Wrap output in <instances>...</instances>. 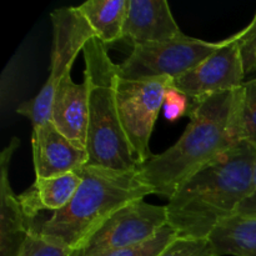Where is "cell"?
Wrapping results in <instances>:
<instances>
[{"mask_svg":"<svg viewBox=\"0 0 256 256\" xmlns=\"http://www.w3.org/2000/svg\"><path fill=\"white\" fill-rule=\"evenodd\" d=\"M242 86L199 102H190L189 125L164 152L138 168L154 194L169 199L190 176L242 144Z\"/></svg>","mask_w":256,"mask_h":256,"instance_id":"cell-1","label":"cell"},{"mask_svg":"<svg viewBox=\"0 0 256 256\" xmlns=\"http://www.w3.org/2000/svg\"><path fill=\"white\" fill-rule=\"evenodd\" d=\"M255 166L256 149L242 142L195 172L169 198L168 225L179 236L209 239L252 195Z\"/></svg>","mask_w":256,"mask_h":256,"instance_id":"cell-2","label":"cell"},{"mask_svg":"<svg viewBox=\"0 0 256 256\" xmlns=\"http://www.w3.org/2000/svg\"><path fill=\"white\" fill-rule=\"evenodd\" d=\"M80 175V186L64 209L29 224L32 232L70 252L120 208L154 194L138 170L120 172L86 164Z\"/></svg>","mask_w":256,"mask_h":256,"instance_id":"cell-3","label":"cell"},{"mask_svg":"<svg viewBox=\"0 0 256 256\" xmlns=\"http://www.w3.org/2000/svg\"><path fill=\"white\" fill-rule=\"evenodd\" d=\"M84 79L89 84L88 165L132 172L139 164L120 122L116 102L118 64L110 59L106 45L92 38L82 49Z\"/></svg>","mask_w":256,"mask_h":256,"instance_id":"cell-4","label":"cell"},{"mask_svg":"<svg viewBox=\"0 0 256 256\" xmlns=\"http://www.w3.org/2000/svg\"><path fill=\"white\" fill-rule=\"evenodd\" d=\"M50 18L52 22V45L49 78L36 96L18 108V112L26 116L32 122V128L50 122L58 85L68 72H72V66L79 52L95 36L78 6L55 9Z\"/></svg>","mask_w":256,"mask_h":256,"instance_id":"cell-5","label":"cell"},{"mask_svg":"<svg viewBox=\"0 0 256 256\" xmlns=\"http://www.w3.org/2000/svg\"><path fill=\"white\" fill-rule=\"evenodd\" d=\"M170 76L126 80L118 78L116 102L122 130L138 164L152 159L149 142L165 95L172 86Z\"/></svg>","mask_w":256,"mask_h":256,"instance_id":"cell-6","label":"cell"},{"mask_svg":"<svg viewBox=\"0 0 256 256\" xmlns=\"http://www.w3.org/2000/svg\"><path fill=\"white\" fill-rule=\"evenodd\" d=\"M222 44V40L210 42L186 35L165 42L135 44L125 62L118 64L119 78L138 80L170 76L176 79L202 64Z\"/></svg>","mask_w":256,"mask_h":256,"instance_id":"cell-7","label":"cell"},{"mask_svg":"<svg viewBox=\"0 0 256 256\" xmlns=\"http://www.w3.org/2000/svg\"><path fill=\"white\" fill-rule=\"evenodd\" d=\"M168 225L166 205L135 200L110 215L70 256H102L152 239Z\"/></svg>","mask_w":256,"mask_h":256,"instance_id":"cell-8","label":"cell"},{"mask_svg":"<svg viewBox=\"0 0 256 256\" xmlns=\"http://www.w3.org/2000/svg\"><path fill=\"white\" fill-rule=\"evenodd\" d=\"M245 75L240 48L230 36L202 64L172 80V85L192 102H199L220 92L240 89Z\"/></svg>","mask_w":256,"mask_h":256,"instance_id":"cell-9","label":"cell"},{"mask_svg":"<svg viewBox=\"0 0 256 256\" xmlns=\"http://www.w3.org/2000/svg\"><path fill=\"white\" fill-rule=\"evenodd\" d=\"M32 158L36 178L80 172L88 164V152L70 142L52 122L32 128Z\"/></svg>","mask_w":256,"mask_h":256,"instance_id":"cell-10","label":"cell"},{"mask_svg":"<svg viewBox=\"0 0 256 256\" xmlns=\"http://www.w3.org/2000/svg\"><path fill=\"white\" fill-rule=\"evenodd\" d=\"M166 0H128L122 39L149 44L184 36Z\"/></svg>","mask_w":256,"mask_h":256,"instance_id":"cell-11","label":"cell"},{"mask_svg":"<svg viewBox=\"0 0 256 256\" xmlns=\"http://www.w3.org/2000/svg\"><path fill=\"white\" fill-rule=\"evenodd\" d=\"M50 122L78 146L86 150L89 125V84L74 82L68 72L59 82L52 106Z\"/></svg>","mask_w":256,"mask_h":256,"instance_id":"cell-12","label":"cell"},{"mask_svg":"<svg viewBox=\"0 0 256 256\" xmlns=\"http://www.w3.org/2000/svg\"><path fill=\"white\" fill-rule=\"evenodd\" d=\"M18 146L19 140L14 138L0 156V256H19L30 235L29 222L9 180L10 160Z\"/></svg>","mask_w":256,"mask_h":256,"instance_id":"cell-13","label":"cell"},{"mask_svg":"<svg viewBox=\"0 0 256 256\" xmlns=\"http://www.w3.org/2000/svg\"><path fill=\"white\" fill-rule=\"evenodd\" d=\"M82 182L80 172H72L52 178H36L34 184L18 195L28 222H35L42 212L52 214L64 209L74 198Z\"/></svg>","mask_w":256,"mask_h":256,"instance_id":"cell-14","label":"cell"},{"mask_svg":"<svg viewBox=\"0 0 256 256\" xmlns=\"http://www.w3.org/2000/svg\"><path fill=\"white\" fill-rule=\"evenodd\" d=\"M209 242L216 256H256V218L225 220L215 228Z\"/></svg>","mask_w":256,"mask_h":256,"instance_id":"cell-15","label":"cell"},{"mask_svg":"<svg viewBox=\"0 0 256 256\" xmlns=\"http://www.w3.org/2000/svg\"><path fill=\"white\" fill-rule=\"evenodd\" d=\"M104 45L122 39L128 0H89L78 6Z\"/></svg>","mask_w":256,"mask_h":256,"instance_id":"cell-16","label":"cell"},{"mask_svg":"<svg viewBox=\"0 0 256 256\" xmlns=\"http://www.w3.org/2000/svg\"><path fill=\"white\" fill-rule=\"evenodd\" d=\"M178 238L179 234L170 225H166L146 242L115 250L102 256H159Z\"/></svg>","mask_w":256,"mask_h":256,"instance_id":"cell-17","label":"cell"},{"mask_svg":"<svg viewBox=\"0 0 256 256\" xmlns=\"http://www.w3.org/2000/svg\"><path fill=\"white\" fill-rule=\"evenodd\" d=\"M242 138L256 149V78L242 85Z\"/></svg>","mask_w":256,"mask_h":256,"instance_id":"cell-18","label":"cell"},{"mask_svg":"<svg viewBox=\"0 0 256 256\" xmlns=\"http://www.w3.org/2000/svg\"><path fill=\"white\" fill-rule=\"evenodd\" d=\"M159 256H216L209 239L179 236Z\"/></svg>","mask_w":256,"mask_h":256,"instance_id":"cell-19","label":"cell"},{"mask_svg":"<svg viewBox=\"0 0 256 256\" xmlns=\"http://www.w3.org/2000/svg\"><path fill=\"white\" fill-rule=\"evenodd\" d=\"M232 38L240 48L245 74L256 72V14L252 22Z\"/></svg>","mask_w":256,"mask_h":256,"instance_id":"cell-20","label":"cell"},{"mask_svg":"<svg viewBox=\"0 0 256 256\" xmlns=\"http://www.w3.org/2000/svg\"><path fill=\"white\" fill-rule=\"evenodd\" d=\"M19 256H70L69 250L46 242L30 230V235Z\"/></svg>","mask_w":256,"mask_h":256,"instance_id":"cell-21","label":"cell"},{"mask_svg":"<svg viewBox=\"0 0 256 256\" xmlns=\"http://www.w3.org/2000/svg\"><path fill=\"white\" fill-rule=\"evenodd\" d=\"M164 109H165V118L168 120H176L178 118L184 116V115L189 114L190 110V102L189 98L176 90L172 85L165 95L164 102Z\"/></svg>","mask_w":256,"mask_h":256,"instance_id":"cell-22","label":"cell"},{"mask_svg":"<svg viewBox=\"0 0 256 256\" xmlns=\"http://www.w3.org/2000/svg\"><path fill=\"white\" fill-rule=\"evenodd\" d=\"M236 216L256 218V166L254 175V189H252V195L242 202L239 212H238Z\"/></svg>","mask_w":256,"mask_h":256,"instance_id":"cell-23","label":"cell"}]
</instances>
